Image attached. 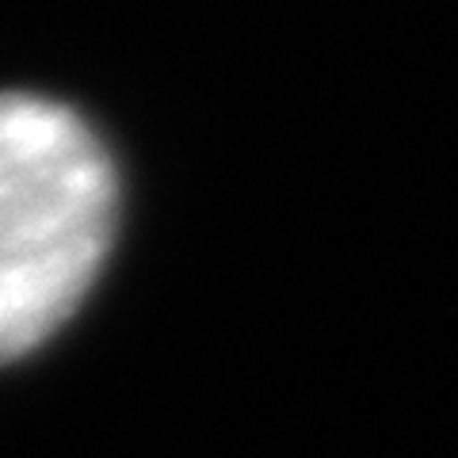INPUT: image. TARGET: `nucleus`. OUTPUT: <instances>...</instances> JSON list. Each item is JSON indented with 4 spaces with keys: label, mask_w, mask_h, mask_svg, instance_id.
Listing matches in <instances>:
<instances>
[{
    "label": "nucleus",
    "mask_w": 458,
    "mask_h": 458,
    "mask_svg": "<svg viewBox=\"0 0 458 458\" xmlns=\"http://www.w3.org/2000/svg\"><path fill=\"white\" fill-rule=\"evenodd\" d=\"M114 168L65 104L0 92V363L38 348L111 249Z\"/></svg>",
    "instance_id": "obj_1"
}]
</instances>
